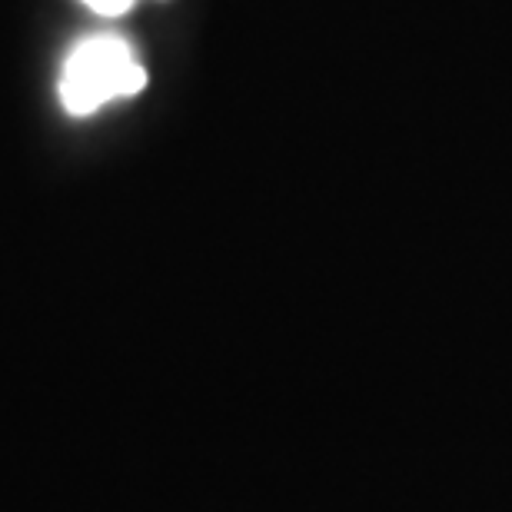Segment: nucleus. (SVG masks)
<instances>
[{"label": "nucleus", "instance_id": "nucleus-2", "mask_svg": "<svg viewBox=\"0 0 512 512\" xmlns=\"http://www.w3.org/2000/svg\"><path fill=\"white\" fill-rule=\"evenodd\" d=\"M80 4H87L100 17H124L133 7V0H80Z\"/></svg>", "mask_w": 512, "mask_h": 512}, {"label": "nucleus", "instance_id": "nucleus-1", "mask_svg": "<svg viewBox=\"0 0 512 512\" xmlns=\"http://www.w3.org/2000/svg\"><path fill=\"white\" fill-rule=\"evenodd\" d=\"M147 87V70L127 40L120 37H90L74 47L60 77V104L67 114L87 117L97 114L110 100L133 97Z\"/></svg>", "mask_w": 512, "mask_h": 512}]
</instances>
